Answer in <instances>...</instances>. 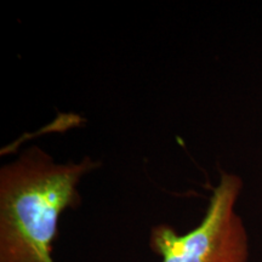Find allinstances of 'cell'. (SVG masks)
Returning a JSON list of instances; mask_svg holds the SVG:
<instances>
[{
  "instance_id": "cell-1",
  "label": "cell",
  "mask_w": 262,
  "mask_h": 262,
  "mask_svg": "<svg viewBox=\"0 0 262 262\" xmlns=\"http://www.w3.org/2000/svg\"><path fill=\"white\" fill-rule=\"evenodd\" d=\"M100 166L57 163L33 146L0 170V262H55L58 221L81 203L78 185Z\"/></svg>"
},
{
  "instance_id": "cell-2",
  "label": "cell",
  "mask_w": 262,
  "mask_h": 262,
  "mask_svg": "<svg viewBox=\"0 0 262 262\" xmlns=\"http://www.w3.org/2000/svg\"><path fill=\"white\" fill-rule=\"evenodd\" d=\"M242 189L238 175L222 171L201 224L186 233L169 225L155 226L149 232L150 250L160 262H248V231L235 211Z\"/></svg>"
}]
</instances>
